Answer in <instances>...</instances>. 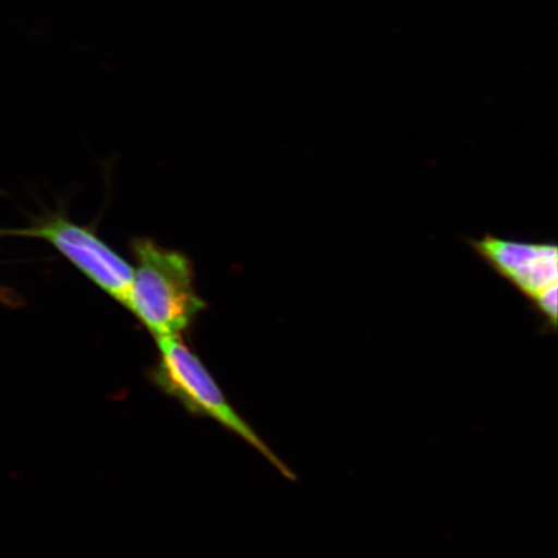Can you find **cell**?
<instances>
[{"label": "cell", "mask_w": 558, "mask_h": 558, "mask_svg": "<svg viewBox=\"0 0 558 558\" xmlns=\"http://www.w3.org/2000/svg\"><path fill=\"white\" fill-rule=\"evenodd\" d=\"M156 341L158 364L155 381L158 387L183 403L191 413L213 418L221 427L253 446L283 474V477L296 480L295 473L271 451L254 428L232 408L204 362L185 343L183 335L158 338Z\"/></svg>", "instance_id": "7a4b0ae2"}, {"label": "cell", "mask_w": 558, "mask_h": 558, "mask_svg": "<svg viewBox=\"0 0 558 558\" xmlns=\"http://www.w3.org/2000/svg\"><path fill=\"white\" fill-rule=\"evenodd\" d=\"M131 253L135 267L124 308L155 339L183 335L207 306L190 257L149 239L132 240Z\"/></svg>", "instance_id": "6da1fadb"}, {"label": "cell", "mask_w": 558, "mask_h": 558, "mask_svg": "<svg viewBox=\"0 0 558 558\" xmlns=\"http://www.w3.org/2000/svg\"><path fill=\"white\" fill-rule=\"evenodd\" d=\"M466 244L495 275L525 298L544 332L557 330L558 247L556 243H530L485 234Z\"/></svg>", "instance_id": "3957f363"}, {"label": "cell", "mask_w": 558, "mask_h": 558, "mask_svg": "<svg viewBox=\"0 0 558 558\" xmlns=\"http://www.w3.org/2000/svg\"><path fill=\"white\" fill-rule=\"evenodd\" d=\"M9 234L47 241L105 294L122 306L128 302L134 267L93 228L76 225L65 216L53 215L38 226Z\"/></svg>", "instance_id": "277c9868"}]
</instances>
